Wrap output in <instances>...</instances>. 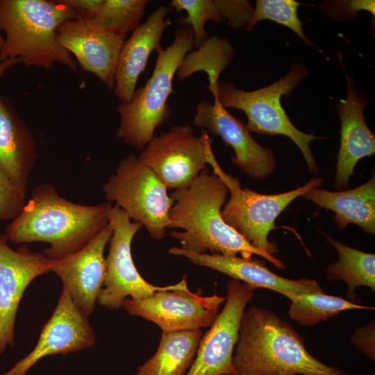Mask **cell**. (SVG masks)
<instances>
[{
    "mask_svg": "<svg viewBox=\"0 0 375 375\" xmlns=\"http://www.w3.org/2000/svg\"><path fill=\"white\" fill-rule=\"evenodd\" d=\"M112 203L82 205L61 197L53 185L35 186L19 215L6 226L8 241L27 244L49 243L42 251L50 260H60L91 242L109 224Z\"/></svg>",
    "mask_w": 375,
    "mask_h": 375,
    "instance_id": "obj_1",
    "label": "cell"
},
{
    "mask_svg": "<svg viewBox=\"0 0 375 375\" xmlns=\"http://www.w3.org/2000/svg\"><path fill=\"white\" fill-rule=\"evenodd\" d=\"M229 190L226 183L208 169L202 171L188 186L175 190L170 195L169 228H181L170 235L178 240L181 248L196 253H212L248 258L258 255L277 269L285 268L274 256L251 246L228 225L222 217Z\"/></svg>",
    "mask_w": 375,
    "mask_h": 375,
    "instance_id": "obj_2",
    "label": "cell"
},
{
    "mask_svg": "<svg viewBox=\"0 0 375 375\" xmlns=\"http://www.w3.org/2000/svg\"><path fill=\"white\" fill-rule=\"evenodd\" d=\"M233 369L231 375H348L311 355L288 322L256 306L243 312Z\"/></svg>",
    "mask_w": 375,
    "mask_h": 375,
    "instance_id": "obj_3",
    "label": "cell"
},
{
    "mask_svg": "<svg viewBox=\"0 0 375 375\" xmlns=\"http://www.w3.org/2000/svg\"><path fill=\"white\" fill-rule=\"evenodd\" d=\"M79 18L61 1L0 0V23L5 43L0 62L19 58L26 67L50 69L55 62L76 70L72 54L56 40V30L65 21Z\"/></svg>",
    "mask_w": 375,
    "mask_h": 375,
    "instance_id": "obj_4",
    "label": "cell"
},
{
    "mask_svg": "<svg viewBox=\"0 0 375 375\" xmlns=\"http://www.w3.org/2000/svg\"><path fill=\"white\" fill-rule=\"evenodd\" d=\"M194 48V35L190 26L175 31L171 45L157 50V60L151 77L144 85L135 89L128 103L116 108L120 122L117 137L142 151L154 136L157 127L170 117L172 108L167 103L173 93V79L184 57Z\"/></svg>",
    "mask_w": 375,
    "mask_h": 375,
    "instance_id": "obj_5",
    "label": "cell"
},
{
    "mask_svg": "<svg viewBox=\"0 0 375 375\" xmlns=\"http://www.w3.org/2000/svg\"><path fill=\"white\" fill-rule=\"evenodd\" d=\"M302 64L293 63L290 72L271 85L253 91L235 88L233 82L218 81L217 100L224 108L242 110L247 117L250 133L283 135L289 138L299 149L308 170L317 174L319 167L310 148V142L320 139L297 129L281 104V97H288L293 89L308 75Z\"/></svg>",
    "mask_w": 375,
    "mask_h": 375,
    "instance_id": "obj_6",
    "label": "cell"
},
{
    "mask_svg": "<svg viewBox=\"0 0 375 375\" xmlns=\"http://www.w3.org/2000/svg\"><path fill=\"white\" fill-rule=\"evenodd\" d=\"M207 162L227 185L230 197L222 209L224 222L242 235L251 246L274 256L278 252L276 243L268 240L275 228V220L295 199L320 188L322 178H312L308 183L289 192L265 194L242 188L236 177L227 174L217 162L211 148L207 150Z\"/></svg>",
    "mask_w": 375,
    "mask_h": 375,
    "instance_id": "obj_7",
    "label": "cell"
},
{
    "mask_svg": "<svg viewBox=\"0 0 375 375\" xmlns=\"http://www.w3.org/2000/svg\"><path fill=\"white\" fill-rule=\"evenodd\" d=\"M106 201L115 203L131 221L144 226L154 240L169 228L173 200L167 188L134 153L122 159L102 185Z\"/></svg>",
    "mask_w": 375,
    "mask_h": 375,
    "instance_id": "obj_8",
    "label": "cell"
},
{
    "mask_svg": "<svg viewBox=\"0 0 375 375\" xmlns=\"http://www.w3.org/2000/svg\"><path fill=\"white\" fill-rule=\"evenodd\" d=\"M110 223L113 232L106 258V275L97 299L99 305L109 310L118 309L126 298L144 299L158 291L188 287L186 276L178 283L167 286H156L145 281L138 272L131 253L132 241L142 226L131 221L115 205L110 212Z\"/></svg>",
    "mask_w": 375,
    "mask_h": 375,
    "instance_id": "obj_9",
    "label": "cell"
},
{
    "mask_svg": "<svg viewBox=\"0 0 375 375\" xmlns=\"http://www.w3.org/2000/svg\"><path fill=\"white\" fill-rule=\"evenodd\" d=\"M212 141L203 129L198 136L190 125L174 126L154 135L138 158L167 189L175 190L189 185L208 169L206 150Z\"/></svg>",
    "mask_w": 375,
    "mask_h": 375,
    "instance_id": "obj_10",
    "label": "cell"
},
{
    "mask_svg": "<svg viewBox=\"0 0 375 375\" xmlns=\"http://www.w3.org/2000/svg\"><path fill=\"white\" fill-rule=\"evenodd\" d=\"M225 300L217 294L192 292L187 287L158 291L144 299L126 298L122 307L130 315L156 324L162 332H175L210 327Z\"/></svg>",
    "mask_w": 375,
    "mask_h": 375,
    "instance_id": "obj_11",
    "label": "cell"
},
{
    "mask_svg": "<svg viewBox=\"0 0 375 375\" xmlns=\"http://www.w3.org/2000/svg\"><path fill=\"white\" fill-rule=\"evenodd\" d=\"M254 290L235 279L227 284L226 303L209 330L203 334L194 362L185 375L233 374V356L242 317Z\"/></svg>",
    "mask_w": 375,
    "mask_h": 375,
    "instance_id": "obj_12",
    "label": "cell"
},
{
    "mask_svg": "<svg viewBox=\"0 0 375 375\" xmlns=\"http://www.w3.org/2000/svg\"><path fill=\"white\" fill-rule=\"evenodd\" d=\"M51 272V261L42 251L27 244L16 250L0 233V354L15 344V324L26 288L37 277Z\"/></svg>",
    "mask_w": 375,
    "mask_h": 375,
    "instance_id": "obj_13",
    "label": "cell"
},
{
    "mask_svg": "<svg viewBox=\"0 0 375 375\" xmlns=\"http://www.w3.org/2000/svg\"><path fill=\"white\" fill-rule=\"evenodd\" d=\"M193 123L231 147L235 154L232 162L252 179L265 180L276 171L277 161L272 150L259 144L247 126L220 103L206 100L198 103Z\"/></svg>",
    "mask_w": 375,
    "mask_h": 375,
    "instance_id": "obj_14",
    "label": "cell"
},
{
    "mask_svg": "<svg viewBox=\"0 0 375 375\" xmlns=\"http://www.w3.org/2000/svg\"><path fill=\"white\" fill-rule=\"evenodd\" d=\"M94 342L95 335L88 316L62 288L57 305L42 327L35 347L3 375H25L45 356L81 351L92 347Z\"/></svg>",
    "mask_w": 375,
    "mask_h": 375,
    "instance_id": "obj_15",
    "label": "cell"
},
{
    "mask_svg": "<svg viewBox=\"0 0 375 375\" xmlns=\"http://www.w3.org/2000/svg\"><path fill=\"white\" fill-rule=\"evenodd\" d=\"M58 42L74 54L82 69L114 89L118 57L125 38L107 31L92 20L68 19L56 30Z\"/></svg>",
    "mask_w": 375,
    "mask_h": 375,
    "instance_id": "obj_16",
    "label": "cell"
},
{
    "mask_svg": "<svg viewBox=\"0 0 375 375\" xmlns=\"http://www.w3.org/2000/svg\"><path fill=\"white\" fill-rule=\"evenodd\" d=\"M110 223L82 249L51 261V272L61 280L74 303L87 315L95 310L106 275L104 250L112 235Z\"/></svg>",
    "mask_w": 375,
    "mask_h": 375,
    "instance_id": "obj_17",
    "label": "cell"
},
{
    "mask_svg": "<svg viewBox=\"0 0 375 375\" xmlns=\"http://www.w3.org/2000/svg\"><path fill=\"white\" fill-rule=\"evenodd\" d=\"M169 252L185 257L196 265L224 274L253 289L264 288L276 292L290 301L302 294L324 292L315 280L284 278L269 270L264 261L253 257L244 258L215 253H196L176 247H171Z\"/></svg>",
    "mask_w": 375,
    "mask_h": 375,
    "instance_id": "obj_18",
    "label": "cell"
},
{
    "mask_svg": "<svg viewBox=\"0 0 375 375\" xmlns=\"http://www.w3.org/2000/svg\"><path fill=\"white\" fill-rule=\"evenodd\" d=\"M347 97L336 107L340 120V144L338 156L334 187L346 190L358 160L375 153V135L364 117L366 98L345 72Z\"/></svg>",
    "mask_w": 375,
    "mask_h": 375,
    "instance_id": "obj_19",
    "label": "cell"
},
{
    "mask_svg": "<svg viewBox=\"0 0 375 375\" xmlns=\"http://www.w3.org/2000/svg\"><path fill=\"white\" fill-rule=\"evenodd\" d=\"M170 8L158 7L124 40L118 57L115 72V94L121 103H128L136 89L140 74L149 56L160 47L162 34L172 22L166 17Z\"/></svg>",
    "mask_w": 375,
    "mask_h": 375,
    "instance_id": "obj_20",
    "label": "cell"
},
{
    "mask_svg": "<svg viewBox=\"0 0 375 375\" xmlns=\"http://www.w3.org/2000/svg\"><path fill=\"white\" fill-rule=\"evenodd\" d=\"M37 156L31 132L8 100L0 95V167L26 194Z\"/></svg>",
    "mask_w": 375,
    "mask_h": 375,
    "instance_id": "obj_21",
    "label": "cell"
},
{
    "mask_svg": "<svg viewBox=\"0 0 375 375\" xmlns=\"http://www.w3.org/2000/svg\"><path fill=\"white\" fill-rule=\"evenodd\" d=\"M320 208L334 212L333 222L342 231L354 224L368 234H375V175L364 184L349 190L333 192L315 188L301 196Z\"/></svg>",
    "mask_w": 375,
    "mask_h": 375,
    "instance_id": "obj_22",
    "label": "cell"
},
{
    "mask_svg": "<svg viewBox=\"0 0 375 375\" xmlns=\"http://www.w3.org/2000/svg\"><path fill=\"white\" fill-rule=\"evenodd\" d=\"M203 334L201 329L162 332L156 352L138 367L135 375H185Z\"/></svg>",
    "mask_w": 375,
    "mask_h": 375,
    "instance_id": "obj_23",
    "label": "cell"
},
{
    "mask_svg": "<svg viewBox=\"0 0 375 375\" xmlns=\"http://www.w3.org/2000/svg\"><path fill=\"white\" fill-rule=\"evenodd\" d=\"M326 235L327 242L338 251V260L326 269L330 281L341 280L348 286L349 301L360 304L356 292L358 286H367L375 292V254L366 253L344 245L331 236Z\"/></svg>",
    "mask_w": 375,
    "mask_h": 375,
    "instance_id": "obj_24",
    "label": "cell"
},
{
    "mask_svg": "<svg viewBox=\"0 0 375 375\" xmlns=\"http://www.w3.org/2000/svg\"><path fill=\"white\" fill-rule=\"evenodd\" d=\"M235 50L228 39L218 35L209 38L197 51L188 53L178 68L176 74L179 80H183L198 71H205L209 79L208 89L217 100V83L220 73L233 60Z\"/></svg>",
    "mask_w": 375,
    "mask_h": 375,
    "instance_id": "obj_25",
    "label": "cell"
},
{
    "mask_svg": "<svg viewBox=\"0 0 375 375\" xmlns=\"http://www.w3.org/2000/svg\"><path fill=\"white\" fill-rule=\"evenodd\" d=\"M290 317L304 326L329 319L341 312L355 309H374L325 292L302 294L290 300Z\"/></svg>",
    "mask_w": 375,
    "mask_h": 375,
    "instance_id": "obj_26",
    "label": "cell"
},
{
    "mask_svg": "<svg viewBox=\"0 0 375 375\" xmlns=\"http://www.w3.org/2000/svg\"><path fill=\"white\" fill-rule=\"evenodd\" d=\"M148 0H104L92 20L100 28L126 38L140 24L145 14Z\"/></svg>",
    "mask_w": 375,
    "mask_h": 375,
    "instance_id": "obj_27",
    "label": "cell"
},
{
    "mask_svg": "<svg viewBox=\"0 0 375 375\" xmlns=\"http://www.w3.org/2000/svg\"><path fill=\"white\" fill-rule=\"evenodd\" d=\"M185 10L187 15L176 19L182 26H190L194 35V48H201L209 38L205 29L207 21H225L223 0H173L170 8Z\"/></svg>",
    "mask_w": 375,
    "mask_h": 375,
    "instance_id": "obj_28",
    "label": "cell"
},
{
    "mask_svg": "<svg viewBox=\"0 0 375 375\" xmlns=\"http://www.w3.org/2000/svg\"><path fill=\"white\" fill-rule=\"evenodd\" d=\"M300 3L294 0H257L251 18L243 30L251 31L256 23L269 19L293 31L308 46H314L307 38L298 17Z\"/></svg>",
    "mask_w": 375,
    "mask_h": 375,
    "instance_id": "obj_29",
    "label": "cell"
},
{
    "mask_svg": "<svg viewBox=\"0 0 375 375\" xmlns=\"http://www.w3.org/2000/svg\"><path fill=\"white\" fill-rule=\"evenodd\" d=\"M26 201V194L0 167V222L13 220Z\"/></svg>",
    "mask_w": 375,
    "mask_h": 375,
    "instance_id": "obj_30",
    "label": "cell"
},
{
    "mask_svg": "<svg viewBox=\"0 0 375 375\" xmlns=\"http://www.w3.org/2000/svg\"><path fill=\"white\" fill-rule=\"evenodd\" d=\"M322 10L335 20H351L356 17L359 10H367L375 16L374 0L334 1L322 4Z\"/></svg>",
    "mask_w": 375,
    "mask_h": 375,
    "instance_id": "obj_31",
    "label": "cell"
},
{
    "mask_svg": "<svg viewBox=\"0 0 375 375\" xmlns=\"http://www.w3.org/2000/svg\"><path fill=\"white\" fill-rule=\"evenodd\" d=\"M351 342L365 356L375 360V322L374 320L356 328Z\"/></svg>",
    "mask_w": 375,
    "mask_h": 375,
    "instance_id": "obj_32",
    "label": "cell"
},
{
    "mask_svg": "<svg viewBox=\"0 0 375 375\" xmlns=\"http://www.w3.org/2000/svg\"><path fill=\"white\" fill-rule=\"evenodd\" d=\"M72 8L79 18L92 20L98 13L104 0H60Z\"/></svg>",
    "mask_w": 375,
    "mask_h": 375,
    "instance_id": "obj_33",
    "label": "cell"
},
{
    "mask_svg": "<svg viewBox=\"0 0 375 375\" xmlns=\"http://www.w3.org/2000/svg\"><path fill=\"white\" fill-rule=\"evenodd\" d=\"M19 62H21V61L17 58H10L0 62V78L7 70L11 69Z\"/></svg>",
    "mask_w": 375,
    "mask_h": 375,
    "instance_id": "obj_34",
    "label": "cell"
},
{
    "mask_svg": "<svg viewBox=\"0 0 375 375\" xmlns=\"http://www.w3.org/2000/svg\"><path fill=\"white\" fill-rule=\"evenodd\" d=\"M1 31H2V28H1V23H0V51L1 49H2L4 43H5V38L3 37L2 34H1Z\"/></svg>",
    "mask_w": 375,
    "mask_h": 375,
    "instance_id": "obj_35",
    "label": "cell"
}]
</instances>
